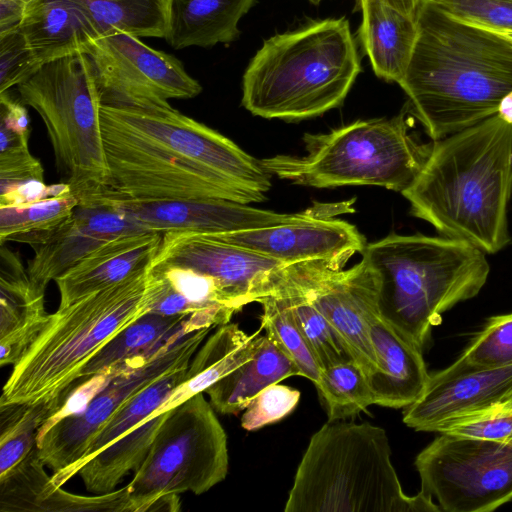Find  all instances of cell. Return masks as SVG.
Here are the masks:
<instances>
[{
  "instance_id": "20",
  "label": "cell",
  "mask_w": 512,
  "mask_h": 512,
  "mask_svg": "<svg viewBox=\"0 0 512 512\" xmlns=\"http://www.w3.org/2000/svg\"><path fill=\"white\" fill-rule=\"evenodd\" d=\"M149 232L130 217L104 203L78 205L71 219L46 242L33 247L27 271L46 290L51 281L105 242L127 234Z\"/></svg>"
},
{
  "instance_id": "33",
  "label": "cell",
  "mask_w": 512,
  "mask_h": 512,
  "mask_svg": "<svg viewBox=\"0 0 512 512\" xmlns=\"http://www.w3.org/2000/svg\"><path fill=\"white\" fill-rule=\"evenodd\" d=\"M45 291L31 280L18 253L5 243L0 248V338L42 326L48 316Z\"/></svg>"
},
{
  "instance_id": "43",
  "label": "cell",
  "mask_w": 512,
  "mask_h": 512,
  "mask_svg": "<svg viewBox=\"0 0 512 512\" xmlns=\"http://www.w3.org/2000/svg\"><path fill=\"white\" fill-rule=\"evenodd\" d=\"M299 390L278 383L260 391L245 408L241 426L248 431L258 430L288 416L297 406Z\"/></svg>"
},
{
  "instance_id": "50",
  "label": "cell",
  "mask_w": 512,
  "mask_h": 512,
  "mask_svg": "<svg viewBox=\"0 0 512 512\" xmlns=\"http://www.w3.org/2000/svg\"><path fill=\"white\" fill-rule=\"evenodd\" d=\"M181 509L179 494L168 493L158 497L149 507L151 512H177Z\"/></svg>"
},
{
  "instance_id": "17",
  "label": "cell",
  "mask_w": 512,
  "mask_h": 512,
  "mask_svg": "<svg viewBox=\"0 0 512 512\" xmlns=\"http://www.w3.org/2000/svg\"><path fill=\"white\" fill-rule=\"evenodd\" d=\"M190 268L213 277L241 310L262 298L270 274L286 264L234 246L214 234L188 231L163 233L151 266Z\"/></svg>"
},
{
  "instance_id": "28",
  "label": "cell",
  "mask_w": 512,
  "mask_h": 512,
  "mask_svg": "<svg viewBox=\"0 0 512 512\" xmlns=\"http://www.w3.org/2000/svg\"><path fill=\"white\" fill-rule=\"evenodd\" d=\"M194 331L197 330L193 328L189 315L147 313L120 331L82 367L74 388L92 376L110 371L126 361L151 358L169 344Z\"/></svg>"
},
{
  "instance_id": "5",
  "label": "cell",
  "mask_w": 512,
  "mask_h": 512,
  "mask_svg": "<svg viewBox=\"0 0 512 512\" xmlns=\"http://www.w3.org/2000/svg\"><path fill=\"white\" fill-rule=\"evenodd\" d=\"M285 512L441 511L423 491L406 495L385 430L368 422L328 421L298 465Z\"/></svg>"
},
{
  "instance_id": "46",
  "label": "cell",
  "mask_w": 512,
  "mask_h": 512,
  "mask_svg": "<svg viewBox=\"0 0 512 512\" xmlns=\"http://www.w3.org/2000/svg\"><path fill=\"white\" fill-rule=\"evenodd\" d=\"M119 372L105 371L76 386L62 406L44 420L37 434V441L60 420L83 412L91 401L111 382Z\"/></svg>"
},
{
  "instance_id": "40",
  "label": "cell",
  "mask_w": 512,
  "mask_h": 512,
  "mask_svg": "<svg viewBox=\"0 0 512 512\" xmlns=\"http://www.w3.org/2000/svg\"><path fill=\"white\" fill-rule=\"evenodd\" d=\"M458 360L487 368L512 365V313L490 318Z\"/></svg>"
},
{
  "instance_id": "14",
  "label": "cell",
  "mask_w": 512,
  "mask_h": 512,
  "mask_svg": "<svg viewBox=\"0 0 512 512\" xmlns=\"http://www.w3.org/2000/svg\"><path fill=\"white\" fill-rule=\"evenodd\" d=\"M213 328L199 329L169 344L143 366L124 364L83 412L60 420L37 441L44 465L55 474L76 464L123 403L162 376L188 366Z\"/></svg>"
},
{
  "instance_id": "26",
  "label": "cell",
  "mask_w": 512,
  "mask_h": 512,
  "mask_svg": "<svg viewBox=\"0 0 512 512\" xmlns=\"http://www.w3.org/2000/svg\"><path fill=\"white\" fill-rule=\"evenodd\" d=\"M256 0H167L165 40L175 49L230 43Z\"/></svg>"
},
{
  "instance_id": "2",
  "label": "cell",
  "mask_w": 512,
  "mask_h": 512,
  "mask_svg": "<svg viewBox=\"0 0 512 512\" xmlns=\"http://www.w3.org/2000/svg\"><path fill=\"white\" fill-rule=\"evenodd\" d=\"M402 195L411 214L442 236L499 252L511 241L512 122L495 114L433 140L423 169Z\"/></svg>"
},
{
  "instance_id": "10",
  "label": "cell",
  "mask_w": 512,
  "mask_h": 512,
  "mask_svg": "<svg viewBox=\"0 0 512 512\" xmlns=\"http://www.w3.org/2000/svg\"><path fill=\"white\" fill-rule=\"evenodd\" d=\"M109 178L104 194L136 199L222 198L262 202L264 193L226 177L117 126L101 121Z\"/></svg>"
},
{
  "instance_id": "47",
  "label": "cell",
  "mask_w": 512,
  "mask_h": 512,
  "mask_svg": "<svg viewBox=\"0 0 512 512\" xmlns=\"http://www.w3.org/2000/svg\"><path fill=\"white\" fill-rule=\"evenodd\" d=\"M68 194L72 193L67 183L46 185L41 180H28L0 188V207L18 206Z\"/></svg>"
},
{
  "instance_id": "6",
  "label": "cell",
  "mask_w": 512,
  "mask_h": 512,
  "mask_svg": "<svg viewBox=\"0 0 512 512\" xmlns=\"http://www.w3.org/2000/svg\"><path fill=\"white\" fill-rule=\"evenodd\" d=\"M149 268L48 314L13 365L0 405L48 404L55 412L82 367L114 336L148 313Z\"/></svg>"
},
{
  "instance_id": "13",
  "label": "cell",
  "mask_w": 512,
  "mask_h": 512,
  "mask_svg": "<svg viewBox=\"0 0 512 512\" xmlns=\"http://www.w3.org/2000/svg\"><path fill=\"white\" fill-rule=\"evenodd\" d=\"M84 53L105 104L168 106L170 99H191L202 91L177 58L127 33L94 39Z\"/></svg>"
},
{
  "instance_id": "41",
  "label": "cell",
  "mask_w": 512,
  "mask_h": 512,
  "mask_svg": "<svg viewBox=\"0 0 512 512\" xmlns=\"http://www.w3.org/2000/svg\"><path fill=\"white\" fill-rule=\"evenodd\" d=\"M435 432L492 441H510L512 408L496 404L447 421Z\"/></svg>"
},
{
  "instance_id": "44",
  "label": "cell",
  "mask_w": 512,
  "mask_h": 512,
  "mask_svg": "<svg viewBox=\"0 0 512 512\" xmlns=\"http://www.w3.org/2000/svg\"><path fill=\"white\" fill-rule=\"evenodd\" d=\"M42 65L18 29L0 35V93L23 83Z\"/></svg>"
},
{
  "instance_id": "51",
  "label": "cell",
  "mask_w": 512,
  "mask_h": 512,
  "mask_svg": "<svg viewBox=\"0 0 512 512\" xmlns=\"http://www.w3.org/2000/svg\"><path fill=\"white\" fill-rule=\"evenodd\" d=\"M391 7L399 10L400 12L416 18L418 8L422 0H382Z\"/></svg>"
},
{
  "instance_id": "49",
  "label": "cell",
  "mask_w": 512,
  "mask_h": 512,
  "mask_svg": "<svg viewBox=\"0 0 512 512\" xmlns=\"http://www.w3.org/2000/svg\"><path fill=\"white\" fill-rule=\"evenodd\" d=\"M28 0H0V35L18 29Z\"/></svg>"
},
{
  "instance_id": "36",
  "label": "cell",
  "mask_w": 512,
  "mask_h": 512,
  "mask_svg": "<svg viewBox=\"0 0 512 512\" xmlns=\"http://www.w3.org/2000/svg\"><path fill=\"white\" fill-rule=\"evenodd\" d=\"M315 387L328 421L352 418L374 404L367 375L354 360L322 369Z\"/></svg>"
},
{
  "instance_id": "7",
  "label": "cell",
  "mask_w": 512,
  "mask_h": 512,
  "mask_svg": "<svg viewBox=\"0 0 512 512\" xmlns=\"http://www.w3.org/2000/svg\"><path fill=\"white\" fill-rule=\"evenodd\" d=\"M409 111L392 118L358 120L326 134H305L307 154L261 159L271 175L315 188L374 185L403 192L432 150L410 132Z\"/></svg>"
},
{
  "instance_id": "11",
  "label": "cell",
  "mask_w": 512,
  "mask_h": 512,
  "mask_svg": "<svg viewBox=\"0 0 512 512\" xmlns=\"http://www.w3.org/2000/svg\"><path fill=\"white\" fill-rule=\"evenodd\" d=\"M416 457L441 511L491 512L512 500V442L439 433Z\"/></svg>"
},
{
  "instance_id": "34",
  "label": "cell",
  "mask_w": 512,
  "mask_h": 512,
  "mask_svg": "<svg viewBox=\"0 0 512 512\" xmlns=\"http://www.w3.org/2000/svg\"><path fill=\"white\" fill-rule=\"evenodd\" d=\"M279 269L270 274L263 297L270 294L284 297L321 369L354 360L346 343L333 325L301 289L279 273Z\"/></svg>"
},
{
  "instance_id": "54",
  "label": "cell",
  "mask_w": 512,
  "mask_h": 512,
  "mask_svg": "<svg viewBox=\"0 0 512 512\" xmlns=\"http://www.w3.org/2000/svg\"><path fill=\"white\" fill-rule=\"evenodd\" d=\"M497 31V30H496ZM501 33H503L504 35H506L509 39L512 40V32H503V31H499Z\"/></svg>"
},
{
  "instance_id": "24",
  "label": "cell",
  "mask_w": 512,
  "mask_h": 512,
  "mask_svg": "<svg viewBox=\"0 0 512 512\" xmlns=\"http://www.w3.org/2000/svg\"><path fill=\"white\" fill-rule=\"evenodd\" d=\"M357 7L362 15L358 38L375 75L399 84L416 43V18L382 0H357Z\"/></svg>"
},
{
  "instance_id": "12",
  "label": "cell",
  "mask_w": 512,
  "mask_h": 512,
  "mask_svg": "<svg viewBox=\"0 0 512 512\" xmlns=\"http://www.w3.org/2000/svg\"><path fill=\"white\" fill-rule=\"evenodd\" d=\"M100 119L204 166L246 189L265 194L271 187L272 175L263 168L260 160L171 105L102 103Z\"/></svg>"
},
{
  "instance_id": "38",
  "label": "cell",
  "mask_w": 512,
  "mask_h": 512,
  "mask_svg": "<svg viewBox=\"0 0 512 512\" xmlns=\"http://www.w3.org/2000/svg\"><path fill=\"white\" fill-rule=\"evenodd\" d=\"M263 313L261 328L275 341L278 347L295 363L301 376L319 381L321 367L298 327L287 301L278 294L261 298Z\"/></svg>"
},
{
  "instance_id": "19",
  "label": "cell",
  "mask_w": 512,
  "mask_h": 512,
  "mask_svg": "<svg viewBox=\"0 0 512 512\" xmlns=\"http://www.w3.org/2000/svg\"><path fill=\"white\" fill-rule=\"evenodd\" d=\"M512 392V365L487 368L458 359L430 375L422 395L404 408L403 422L417 431L435 432L454 418L496 405Z\"/></svg>"
},
{
  "instance_id": "25",
  "label": "cell",
  "mask_w": 512,
  "mask_h": 512,
  "mask_svg": "<svg viewBox=\"0 0 512 512\" xmlns=\"http://www.w3.org/2000/svg\"><path fill=\"white\" fill-rule=\"evenodd\" d=\"M262 338L260 330L248 335L235 323L217 326L190 360L184 380L150 415L156 416L167 412L190 397L205 392L252 358Z\"/></svg>"
},
{
  "instance_id": "37",
  "label": "cell",
  "mask_w": 512,
  "mask_h": 512,
  "mask_svg": "<svg viewBox=\"0 0 512 512\" xmlns=\"http://www.w3.org/2000/svg\"><path fill=\"white\" fill-rule=\"evenodd\" d=\"M54 412L45 403L0 405V477L37 446L38 430Z\"/></svg>"
},
{
  "instance_id": "30",
  "label": "cell",
  "mask_w": 512,
  "mask_h": 512,
  "mask_svg": "<svg viewBox=\"0 0 512 512\" xmlns=\"http://www.w3.org/2000/svg\"><path fill=\"white\" fill-rule=\"evenodd\" d=\"M168 411L149 415L129 432L91 457L79 469L87 491L103 494L116 490L123 479L145 460Z\"/></svg>"
},
{
  "instance_id": "42",
  "label": "cell",
  "mask_w": 512,
  "mask_h": 512,
  "mask_svg": "<svg viewBox=\"0 0 512 512\" xmlns=\"http://www.w3.org/2000/svg\"><path fill=\"white\" fill-rule=\"evenodd\" d=\"M0 188L28 180L43 181L44 170L29 151V137L0 125Z\"/></svg>"
},
{
  "instance_id": "31",
  "label": "cell",
  "mask_w": 512,
  "mask_h": 512,
  "mask_svg": "<svg viewBox=\"0 0 512 512\" xmlns=\"http://www.w3.org/2000/svg\"><path fill=\"white\" fill-rule=\"evenodd\" d=\"M187 367L162 376L123 403L90 441L83 457L68 469L51 475L52 483L61 487L78 474L86 461L152 414L184 380Z\"/></svg>"
},
{
  "instance_id": "1",
  "label": "cell",
  "mask_w": 512,
  "mask_h": 512,
  "mask_svg": "<svg viewBox=\"0 0 512 512\" xmlns=\"http://www.w3.org/2000/svg\"><path fill=\"white\" fill-rule=\"evenodd\" d=\"M416 21V43L399 86L429 137L443 139L497 114L512 92V40L430 0H422Z\"/></svg>"
},
{
  "instance_id": "53",
  "label": "cell",
  "mask_w": 512,
  "mask_h": 512,
  "mask_svg": "<svg viewBox=\"0 0 512 512\" xmlns=\"http://www.w3.org/2000/svg\"><path fill=\"white\" fill-rule=\"evenodd\" d=\"M498 404L512 408V392Z\"/></svg>"
},
{
  "instance_id": "35",
  "label": "cell",
  "mask_w": 512,
  "mask_h": 512,
  "mask_svg": "<svg viewBox=\"0 0 512 512\" xmlns=\"http://www.w3.org/2000/svg\"><path fill=\"white\" fill-rule=\"evenodd\" d=\"M78 205V199L68 194L0 207V244L12 241L38 246L71 219Z\"/></svg>"
},
{
  "instance_id": "52",
  "label": "cell",
  "mask_w": 512,
  "mask_h": 512,
  "mask_svg": "<svg viewBox=\"0 0 512 512\" xmlns=\"http://www.w3.org/2000/svg\"><path fill=\"white\" fill-rule=\"evenodd\" d=\"M497 114L506 121L512 122V92L504 97Z\"/></svg>"
},
{
  "instance_id": "29",
  "label": "cell",
  "mask_w": 512,
  "mask_h": 512,
  "mask_svg": "<svg viewBox=\"0 0 512 512\" xmlns=\"http://www.w3.org/2000/svg\"><path fill=\"white\" fill-rule=\"evenodd\" d=\"M291 376H301L300 370L266 333L252 358L205 392L215 411L236 415L264 388Z\"/></svg>"
},
{
  "instance_id": "9",
  "label": "cell",
  "mask_w": 512,
  "mask_h": 512,
  "mask_svg": "<svg viewBox=\"0 0 512 512\" xmlns=\"http://www.w3.org/2000/svg\"><path fill=\"white\" fill-rule=\"evenodd\" d=\"M227 435L203 393L175 408L161 425L151 448L127 484L130 512H147L168 493L199 495L228 473Z\"/></svg>"
},
{
  "instance_id": "21",
  "label": "cell",
  "mask_w": 512,
  "mask_h": 512,
  "mask_svg": "<svg viewBox=\"0 0 512 512\" xmlns=\"http://www.w3.org/2000/svg\"><path fill=\"white\" fill-rule=\"evenodd\" d=\"M163 233L149 231L115 237L93 250L55 282L59 308L117 285L150 267Z\"/></svg>"
},
{
  "instance_id": "22",
  "label": "cell",
  "mask_w": 512,
  "mask_h": 512,
  "mask_svg": "<svg viewBox=\"0 0 512 512\" xmlns=\"http://www.w3.org/2000/svg\"><path fill=\"white\" fill-rule=\"evenodd\" d=\"M44 467L35 447L0 477L1 512H130L127 485L96 496L76 495L55 486Z\"/></svg>"
},
{
  "instance_id": "15",
  "label": "cell",
  "mask_w": 512,
  "mask_h": 512,
  "mask_svg": "<svg viewBox=\"0 0 512 512\" xmlns=\"http://www.w3.org/2000/svg\"><path fill=\"white\" fill-rule=\"evenodd\" d=\"M279 273L301 289L333 325L367 378L379 370L369 324L380 314L374 274L361 259L344 270L322 260L283 266Z\"/></svg>"
},
{
  "instance_id": "45",
  "label": "cell",
  "mask_w": 512,
  "mask_h": 512,
  "mask_svg": "<svg viewBox=\"0 0 512 512\" xmlns=\"http://www.w3.org/2000/svg\"><path fill=\"white\" fill-rule=\"evenodd\" d=\"M451 16L497 31L512 32V0H430Z\"/></svg>"
},
{
  "instance_id": "56",
  "label": "cell",
  "mask_w": 512,
  "mask_h": 512,
  "mask_svg": "<svg viewBox=\"0 0 512 512\" xmlns=\"http://www.w3.org/2000/svg\"><path fill=\"white\" fill-rule=\"evenodd\" d=\"M510 441L512 442V438H511V440H510Z\"/></svg>"
},
{
  "instance_id": "8",
  "label": "cell",
  "mask_w": 512,
  "mask_h": 512,
  "mask_svg": "<svg viewBox=\"0 0 512 512\" xmlns=\"http://www.w3.org/2000/svg\"><path fill=\"white\" fill-rule=\"evenodd\" d=\"M17 87L21 102L44 123L62 182L79 205L93 203L107 190L109 170L102 94L90 58L77 52L52 60Z\"/></svg>"
},
{
  "instance_id": "16",
  "label": "cell",
  "mask_w": 512,
  "mask_h": 512,
  "mask_svg": "<svg viewBox=\"0 0 512 512\" xmlns=\"http://www.w3.org/2000/svg\"><path fill=\"white\" fill-rule=\"evenodd\" d=\"M95 202L116 209L148 231L161 233H230L294 222L309 213H278L222 198L136 199L107 193Z\"/></svg>"
},
{
  "instance_id": "27",
  "label": "cell",
  "mask_w": 512,
  "mask_h": 512,
  "mask_svg": "<svg viewBox=\"0 0 512 512\" xmlns=\"http://www.w3.org/2000/svg\"><path fill=\"white\" fill-rule=\"evenodd\" d=\"M44 65L83 52L97 35L70 0H28L18 27Z\"/></svg>"
},
{
  "instance_id": "55",
  "label": "cell",
  "mask_w": 512,
  "mask_h": 512,
  "mask_svg": "<svg viewBox=\"0 0 512 512\" xmlns=\"http://www.w3.org/2000/svg\"><path fill=\"white\" fill-rule=\"evenodd\" d=\"M309 1L310 3L314 4V5H318L320 4L323 0H307Z\"/></svg>"
},
{
  "instance_id": "4",
  "label": "cell",
  "mask_w": 512,
  "mask_h": 512,
  "mask_svg": "<svg viewBox=\"0 0 512 512\" xmlns=\"http://www.w3.org/2000/svg\"><path fill=\"white\" fill-rule=\"evenodd\" d=\"M486 253L452 238L390 234L366 244L381 316L423 350L441 314L476 296L489 275Z\"/></svg>"
},
{
  "instance_id": "3",
  "label": "cell",
  "mask_w": 512,
  "mask_h": 512,
  "mask_svg": "<svg viewBox=\"0 0 512 512\" xmlns=\"http://www.w3.org/2000/svg\"><path fill=\"white\" fill-rule=\"evenodd\" d=\"M361 72L345 17L265 40L245 69L242 106L266 119L302 120L340 106Z\"/></svg>"
},
{
  "instance_id": "48",
  "label": "cell",
  "mask_w": 512,
  "mask_h": 512,
  "mask_svg": "<svg viewBox=\"0 0 512 512\" xmlns=\"http://www.w3.org/2000/svg\"><path fill=\"white\" fill-rule=\"evenodd\" d=\"M0 125L21 135L30 136L27 109L21 100L12 99L8 91L0 93Z\"/></svg>"
},
{
  "instance_id": "32",
  "label": "cell",
  "mask_w": 512,
  "mask_h": 512,
  "mask_svg": "<svg viewBox=\"0 0 512 512\" xmlns=\"http://www.w3.org/2000/svg\"><path fill=\"white\" fill-rule=\"evenodd\" d=\"M83 14L97 38L127 33L164 38L167 0H70Z\"/></svg>"
},
{
  "instance_id": "39",
  "label": "cell",
  "mask_w": 512,
  "mask_h": 512,
  "mask_svg": "<svg viewBox=\"0 0 512 512\" xmlns=\"http://www.w3.org/2000/svg\"><path fill=\"white\" fill-rule=\"evenodd\" d=\"M150 271L162 277L190 305L193 313L212 308L240 311L213 277L196 270L172 266L150 265Z\"/></svg>"
},
{
  "instance_id": "18",
  "label": "cell",
  "mask_w": 512,
  "mask_h": 512,
  "mask_svg": "<svg viewBox=\"0 0 512 512\" xmlns=\"http://www.w3.org/2000/svg\"><path fill=\"white\" fill-rule=\"evenodd\" d=\"M214 235L286 265L322 260L344 267L366 246L364 236L354 225L310 211L294 222Z\"/></svg>"
},
{
  "instance_id": "23",
  "label": "cell",
  "mask_w": 512,
  "mask_h": 512,
  "mask_svg": "<svg viewBox=\"0 0 512 512\" xmlns=\"http://www.w3.org/2000/svg\"><path fill=\"white\" fill-rule=\"evenodd\" d=\"M379 370L368 377L374 404L405 408L424 392L430 374L422 350L377 314L369 324Z\"/></svg>"
}]
</instances>
